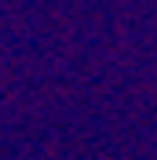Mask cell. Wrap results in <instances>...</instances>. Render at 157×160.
Listing matches in <instances>:
<instances>
[]
</instances>
